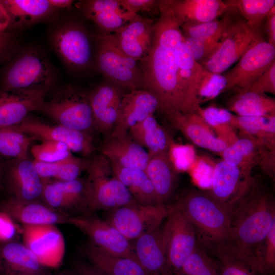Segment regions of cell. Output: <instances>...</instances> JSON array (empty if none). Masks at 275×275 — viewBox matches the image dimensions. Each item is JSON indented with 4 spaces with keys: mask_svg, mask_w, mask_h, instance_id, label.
I'll list each match as a JSON object with an SVG mask.
<instances>
[{
    "mask_svg": "<svg viewBox=\"0 0 275 275\" xmlns=\"http://www.w3.org/2000/svg\"><path fill=\"white\" fill-rule=\"evenodd\" d=\"M274 224L273 200L253 186L233 210L229 235L221 242L239 255L262 264L263 243Z\"/></svg>",
    "mask_w": 275,
    "mask_h": 275,
    "instance_id": "1",
    "label": "cell"
},
{
    "mask_svg": "<svg viewBox=\"0 0 275 275\" xmlns=\"http://www.w3.org/2000/svg\"><path fill=\"white\" fill-rule=\"evenodd\" d=\"M179 44L153 31L151 49L139 61L144 79L143 89L157 98L158 111L165 116L184 111L185 95L179 77L176 52Z\"/></svg>",
    "mask_w": 275,
    "mask_h": 275,
    "instance_id": "2",
    "label": "cell"
},
{
    "mask_svg": "<svg viewBox=\"0 0 275 275\" xmlns=\"http://www.w3.org/2000/svg\"><path fill=\"white\" fill-rule=\"evenodd\" d=\"M173 205L180 209L194 226L198 243L221 242L228 237L232 212L209 194L191 191Z\"/></svg>",
    "mask_w": 275,
    "mask_h": 275,
    "instance_id": "3",
    "label": "cell"
},
{
    "mask_svg": "<svg viewBox=\"0 0 275 275\" xmlns=\"http://www.w3.org/2000/svg\"><path fill=\"white\" fill-rule=\"evenodd\" d=\"M87 208L113 210L137 203L128 189L114 174L109 160L101 154L87 160Z\"/></svg>",
    "mask_w": 275,
    "mask_h": 275,
    "instance_id": "4",
    "label": "cell"
},
{
    "mask_svg": "<svg viewBox=\"0 0 275 275\" xmlns=\"http://www.w3.org/2000/svg\"><path fill=\"white\" fill-rule=\"evenodd\" d=\"M58 124L92 134L97 130L89 94L71 86H66L40 110Z\"/></svg>",
    "mask_w": 275,
    "mask_h": 275,
    "instance_id": "5",
    "label": "cell"
},
{
    "mask_svg": "<svg viewBox=\"0 0 275 275\" xmlns=\"http://www.w3.org/2000/svg\"><path fill=\"white\" fill-rule=\"evenodd\" d=\"M53 74L46 58L35 49H26L15 57L1 77V91L48 89Z\"/></svg>",
    "mask_w": 275,
    "mask_h": 275,
    "instance_id": "6",
    "label": "cell"
},
{
    "mask_svg": "<svg viewBox=\"0 0 275 275\" xmlns=\"http://www.w3.org/2000/svg\"><path fill=\"white\" fill-rule=\"evenodd\" d=\"M97 61L101 73L120 88L143 89L144 79L138 62L123 53L109 34L96 36Z\"/></svg>",
    "mask_w": 275,
    "mask_h": 275,
    "instance_id": "7",
    "label": "cell"
},
{
    "mask_svg": "<svg viewBox=\"0 0 275 275\" xmlns=\"http://www.w3.org/2000/svg\"><path fill=\"white\" fill-rule=\"evenodd\" d=\"M169 208L161 234L169 266L180 275L184 262L197 245L198 238L195 227L186 216L173 205Z\"/></svg>",
    "mask_w": 275,
    "mask_h": 275,
    "instance_id": "8",
    "label": "cell"
},
{
    "mask_svg": "<svg viewBox=\"0 0 275 275\" xmlns=\"http://www.w3.org/2000/svg\"><path fill=\"white\" fill-rule=\"evenodd\" d=\"M261 38L259 30L251 28L245 21H233L222 36L218 48L202 66L211 72L222 74Z\"/></svg>",
    "mask_w": 275,
    "mask_h": 275,
    "instance_id": "9",
    "label": "cell"
},
{
    "mask_svg": "<svg viewBox=\"0 0 275 275\" xmlns=\"http://www.w3.org/2000/svg\"><path fill=\"white\" fill-rule=\"evenodd\" d=\"M169 212V206L164 204L133 203L112 210L107 221L129 241L159 227Z\"/></svg>",
    "mask_w": 275,
    "mask_h": 275,
    "instance_id": "10",
    "label": "cell"
},
{
    "mask_svg": "<svg viewBox=\"0 0 275 275\" xmlns=\"http://www.w3.org/2000/svg\"><path fill=\"white\" fill-rule=\"evenodd\" d=\"M275 61V47L262 38L253 44L237 63L225 74V92L233 88L246 91Z\"/></svg>",
    "mask_w": 275,
    "mask_h": 275,
    "instance_id": "11",
    "label": "cell"
},
{
    "mask_svg": "<svg viewBox=\"0 0 275 275\" xmlns=\"http://www.w3.org/2000/svg\"><path fill=\"white\" fill-rule=\"evenodd\" d=\"M253 186L251 175L245 174L235 165L222 160L213 166L209 195L232 213Z\"/></svg>",
    "mask_w": 275,
    "mask_h": 275,
    "instance_id": "12",
    "label": "cell"
},
{
    "mask_svg": "<svg viewBox=\"0 0 275 275\" xmlns=\"http://www.w3.org/2000/svg\"><path fill=\"white\" fill-rule=\"evenodd\" d=\"M67 224L79 229L99 249L113 255L137 260L129 241L108 221L82 215L69 216Z\"/></svg>",
    "mask_w": 275,
    "mask_h": 275,
    "instance_id": "13",
    "label": "cell"
},
{
    "mask_svg": "<svg viewBox=\"0 0 275 275\" xmlns=\"http://www.w3.org/2000/svg\"><path fill=\"white\" fill-rule=\"evenodd\" d=\"M23 239L24 245L44 266L56 268L61 264L65 242L54 225H23Z\"/></svg>",
    "mask_w": 275,
    "mask_h": 275,
    "instance_id": "14",
    "label": "cell"
},
{
    "mask_svg": "<svg viewBox=\"0 0 275 275\" xmlns=\"http://www.w3.org/2000/svg\"><path fill=\"white\" fill-rule=\"evenodd\" d=\"M16 127L28 135L64 143L70 151L84 156L90 155L95 150L92 134L62 125H51L26 117Z\"/></svg>",
    "mask_w": 275,
    "mask_h": 275,
    "instance_id": "15",
    "label": "cell"
},
{
    "mask_svg": "<svg viewBox=\"0 0 275 275\" xmlns=\"http://www.w3.org/2000/svg\"><path fill=\"white\" fill-rule=\"evenodd\" d=\"M154 22L138 14L109 35L123 53L139 62L151 49Z\"/></svg>",
    "mask_w": 275,
    "mask_h": 275,
    "instance_id": "16",
    "label": "cell"
},
{
    "mask_svg": "<svg viewBox=\"0 0 275 275\" xmlns=\"http://www.w3.org/2000/svg\"><path fill=\"white\" fill-rule=\"evenodd\" d=\"M159 106L157 98L148 91H129L123 95L117 119L109 136H117L127 133L132 126L153 115Z\"/></svg>",
    "mask_w": 275,
    "mask_h": 275,
    "instance_id": "17",
    "label": "cell"
},
{
    "mask_svg": "<svg viewBox=\"0 0 275 275\" xmlns=\"http://www.w3.org/2000/svg\"><path fill=\"white\" fill-rule=\"evenodd\" d=\"M48 89L0 91V127L19 125L34 111L40 110Z\"/></svg>",
    "mask_w": 275,
    "mask_h": 275,
    "instance_id": "18",
    "label": "cell"
},
{
    "mask_svg": "<svg viewBox=\"0 0 275 275\" xmlns=\"http://www.w3.org/2000/svg\"><path fill=\"white\" fill-rule=\"evenodd\" d=\"M56 51L68 66L81 69L89 63L91 45L85 32L79 27L68 25L58 29L52 36Z\"/></svg>",
    "mask_w": 275,
    "mask_h": 275,
    "instance_id": "19",
    "label": "cell"
},
{
    "mask_svg": "<svg viewBox=\"0 0 275 275\" xmlns=\"http://www.w3.org/2000/svg\"><path fill=\"white\" fill-rule=\"evenodd\" d=\"M166 117L176 129L199 147L220 154L228 147L197 112H175Z\"/></svg>",
    "mask_w": 275,
    "mask_h": 275,
    "instance_id": "20",
    "label": "cell"
},
{
    "mask_svg": "<svg viewBox=\"0 0 275 275\" xmlns=\"http://www.w3.org/2000/svg\"><path fill=\"white\" fill-rule=\"evenodd\" d=\"M123 95L115 84L101 85L89 94L97 130L107 136L116 124Z\"/></svg>",
    "mask_w": 275,
    "mask_h": 275,
    "instance_id": "21",
    "label": "cell"
},
{
    "mask_svg": "<svg viewBox=\"0 0 275 275\" xmlns=\"http://www.w3.org/2000/svg\"><path fill=\"white\" fill-rule=\"evenodd\" d=\"M133 247L137 261L148 275L172 273L159 227L140 235Z\"/></svg>",
    "mask_w": 275,
    "mask_h": 275,
    "instance_id": "22",
    "label": "cell"
},
{
    "mask_svg": "<svg viewBox=\"0 0 275 275\" xmlns=\"http://www.w3.org/2000/svg\"><path fill=\"white\" fill-rule=\"evenodd\" d=\"M100 151L111 161L123 167L143 171H145L150 158L145 149L128 132L117 136H107Z\"/></svg>",
    "mask_w": 275,
    "mask_h": 275,
    "instance_id": "23",
    "label": "cell"
},
{
    "mask_svg": "<svg viewBox=\"0 0 275 275\" xmlns=\"http://www.w3.org/2000/svg\"><path fill=\"white\" fill-rule=\"evenodd\" d=\"M176 20L184 24H198L216 19L230 8L221 0H164Z\"/></svg>",
    "mask_w": 275,
    "mask_h": 275,
    "instance_id": "24",
    "label": "cell"
},
{
    "mask_svg": "<svg viewBox=\"0 0 275 275\" xmlns=\"http://www.w3.org/2000/svg\"><path fill=\"white\" fill-rule=\"evenodd\" d=\"M0 210L23 225L67 224L69 217L35 201H22L15 197L3 202Z\"/></svg>",
    "mask_w": 275,
    "mask_h": 275,
    "instance_id": "25",
    "label": "cell"
},
{
    "mask_svg": "<svg viewBox=\"0 0 275 275\" xmlns=\"http://www.w3.org/2000/svg\"><path fill=\"white\" fill-rule=\"evenodd\" d=\"M77 6L87 18L110 34L138 15L124 11L120 0L85 1L78 3Z\"/></svg>",
    "mask_w": 275,
    "mask_h": 275,
    "instance_id": "26",
    "label": "cell"
},
{
    "mask_svg": "<svg viewBox=\"0 0 275 275\" xmlns=\"http://www.w3.org/2000/svg\"><path fill=\"white\" fill-rule=\"evenodd\" d=\"M8 181L15 198L25 201H35L42 195L44 181L34 161L15 159L8 172Z\"/></svg>",
    "mask_w": 275,
    "mask_h": 275,
    "instance_id": "27",
    "label": "cell"
},
{
    "mask_svg": "<svg viewBox=\"0 0 275 275\" xmlns=\"http://www.w3.org/2000/svg\"><path fill=\"white\" fill-rule=\"evenodd\" d=\"M42 196L51 208H87L86 181H44Z\"/></svg>",
    "mask_w": 275,
    "mask_h": 275,
    "instance_id": "28",
    "label": "cell"
},
{
    "mask_svg": "<svg viewBox=\"0 0 275 275\" xmlns=\"http://www.w3.org/2000/svg\"><path fill=\"white\" fill-rule=\"evenodd\" d=\"M269 149H275L251 135L240 134L236 141L228 146L221 155L223 160L235 165L243 173L251 175L253 168L259 165Z\"/></svg>",
    "mask_w": 275,
    "mask_h": 275,
    "instance_id": "29",
    "label": "cell"
},
{
    "mask_svg": "<svg viewBox=\"0 0 275 275\" xmlns=\"http://www.w3.org/2000/svg\"><path fill=\"white\" fill-rule=\"evenodd\" d=\"M176 52L179 77L185 95L183 113L196 112L200 106L197 96L203 67L191 57L184 40Z\"/></svg>",
    "mask_w": 275,
    "mask_h": 275,
    "instance_id": "30",
    "label": "cell"
},
{
    "mask_svg": "<svg viewBox=\"0 0 275 275\" xmlns=\"http://www.w3.org/2000/svg\"><path fill=\"white\" fill-rule=\"evenodd\" d=\"M200 245L218 261V265H217L219 268V275L267 274L261 263L238 255L222 242L209 243Z\"/></svg>",
    "mask_w": 275,
    "mask_h": 275,
    "instance_id": "31",
    "label": "cell"
},
{
    "mask_svg": "<svg viewBox=\"0 0 275 275\" xmlns=\"http://www.w3.org/2000/svg\"><path fill=\"white\" fill-rule=\"evenodd\" d=\"M128 132L136 142L147 149L149 157L169 152L173 144L170 134L153 115L132 126Z\"/></svg>",
    "mask_w": 275,
    "mask_h": 275,
    "instance_id": "32",
    "label": "cell"
},
{
    "mask_svg": "<svg viewBox=\"0 0 275 275\" xmlns=\"http://www.w3.org/2000/svg\"><path fill=\"white\" fill-rule=\"evenodd\" d=\"M109 162L115 176L128 189L138 203L145 205L164 204L157 195L145 171L125 168Z\"/></svg>",
    "mask_w": 275,
    "mask_h": 275,
    "instance_id": "33",
    "label": "cell"
},
{
    "mask_svg": "<svg viewBox=\"0 0 275 275\" xmlns=\"http://www.w3.org/2000/svg\"><path fill=\"white\" fill-rule=\"evenodd\" d=\"M83 252L90 263L108 275H148L137 260L112 254L92 243Z\"/></svg>",
    "mask_w": 275,
    "mask_h": 275,
    "instance_id": "34",
    "label": "cell"
},
{
    "mask_svg": "<svg viewBox=\"0 0 275 275\" xmlns=\"http://www.w3.org/2000/svg\"><path fill=\"white\" fill-rule=\"evenodd\" d=\"M145 171L164 204L172 195L177 180L176 168L169 152L150 157Z\"/></svg>",
    "mask_w": 275,
    "mask_h": 275,
    "instance_id": "35",
    "label": "cell"
},
{
    "mask_svg": "<svg viewBox=\"0 0 275 275\" xmlns=\"http://www.w3.org/2000/svg\"><path fill=\"white\" fill-rule=\"evenodd\" d=\"M0 262L5 269L28 275H51L24 245L9 241L0 246Z\"/></svg>",
    "mask_w": 275,
    "mask_h": 275,
    "instance_id": "36",
    "label": "cell"
},
{
    "mask_svg": "<svg viewBox=\"0 0 275 275\" xmlns=\"http://www.w3.org/2000/svg\"><path fill=\"white\" fill-rule=\"evenodd\" d=\"M228 108L238 116H275L274 99L248 90L239 91L229 102Z\"/></svg>",
    "mask_w": 275,
    "mask_h": 275,
    "instance_id": "37",
    "label": "cell"
},
{
    "mask_svg": "<svg viewBox=\"0 0 275 275\" xmlns=\"http://www.w3.org/2000/svg\"><path fill=\"white\" fill-rule=\"evenodd\" d=\"M1 2L10 16V26H20L36 22L46 16L53 9L48 0H2Z\"/></svg>",
    "mask_w": 275,
    "mask_h": 275,
    "instance_id": "38",
    "label": "cell"
},
{
    "mask_svg": "<svg viewBox=\"0 0 275 275\" xmlns=\"http://www.w3.org/2000/svg\"><path fill=\"white\" fill-rule=\"evenodd\" d=\"M37 172L43 181L55 178L67 181L79 178L81 172L86 170L87 160L71 154L63 160L51 163L34 160Z\"/></svg>",
    "mask_w": 275,
    "mask_h": 275,
    "instance_id": "39",
    "label": "cell"
},
{
    "mask_svg": "<svg viewBox=\"0 0 275 275\" xmlns=\"http://www.w3.org/2000/svg\"><path fill=\"white\" fill-rule=\"evenodd\" d=\"M214 131L217 137L228 146L238 139L232 126L234 115L226 109L214 106L202 108L199 106L196 112Z\"/></svg>",
    "mask_w": 275,
    "mask_h": 275,
    "instance_id": "40",
    "label": "cell"
},
{
    "mask_svg": "<svg viewBox=\"0 0 275 275\" xmlns=\"http://www.w3.org/2000/svg\"><path fill=\"white\" fill-rule=\"evenodd\" d=\"M232 126L241 134L251 135L275 145V116L242 117L234 116Z\"/></svg>",
    "mask_w": 275,
    "mask_h": 275,
    "instance_id": "41",
    "label": "cell"
},
{
    "mask_svg": "<svg viewBox=\"0 0 275 275\" xmlns=\"http://www.w3.org/2000/svg\"><path fill=\"white\" fill-rule=\"evenodd\" d=\"M33 139L16 126L0 127V155L15 159L27 158L28 150Z\"/></svg>",
    "mask_w": 275,
    "mask_h": 275,
    "instance_id": "42",
    "label": "cell"
},
{
    "mask_svg": "<svg viewBox=\"0 0 275 275\" xmlns=\"http://www.w3.org/2000/svg\"><path fill=\"white\" fill-rule=\"evenodd\" d=\"M229 8L237 9L251 28L259 30L271 9L274 0H231L226 2Z\"/></svg>",
    "mask_w": 275,
    "mask_h": 275,
    "instance_id": "43",
    "label": "cell"
},
{
    "mask_svg": "<svg viewBox=\"0 0 275 275\" xmlns=\"http://www.w3.org/2000/svg\"><path fill=\"white\" fill-rule=\"evenodd\" d=\"M232 22L229 17H225L198 24H184L180 28L185 37L218 41Z\"/></svg>",
    "mask_w": 275,
    "mask_h": 275,
    "instance_id": "44",
    "label": "cell"
},
{
    "mask_svg": "<svg viewBox=\"0 0 275 275\" xmlns=\"http://www.w3.org/2000/svg\"><path fill=\"white\" fill-rule=\"evenodd\" d=\"M180 275H219L218 268L214 259L197 243L184 262Z\"/></svg>",
    "mask_w": 275,
    "mask_h": 275,
    "instance_id": "45",
    "label": "cell"
},
{
    "mask_svg": "<svg viewBox=\"0 0 275 275\" xmlns=\"http://www.w3.org/2000/svg\"><path fill=\"white\" fill-rule=\"evenodd\" d=\"M227 84L224 74L211 72L203 67L197 96L199 104L225 92Z\"/></svg>",
    "mask_w": 275,
    "mask_h": 275,
    "instance_id": "46",
    "label": "cell"
},
{
    "mask_svg": "<svg viewBox=\"0 0 275 275\" xmlns=\"http://www.w3.org/2000/svg\"><path fill=\"white\" fill-rule=\"evenodd\" d=\"M34 160L46 163L57 162L70 156L72 154L68 146L64 143L42 140L39 144L31 148Z\"/></svg>",
    "mask_w": 275,
    "mask_h": 275,
    "instance_id": "47",
    "label": "cell"
},
{
    "mask_svg": "<svg viewBox=\"0 0 275 275\" xmlns=\"http://www.w3.org/2000/svg\"><path fill=\"white\" fill-rule=\"evenodd\" d=\"M184 42L193 59L201 65L211 57L220 45V41L204 40L184 36Z\"/></svg>",
    "mask_w": 275,
    "mask_h": 275,
    "instance_id": "48",
    "label": "cell"
},
{
    "mask_svg": "<svg viewBox=\"0 0 275 275\" xmlns=\"http://www.w3.org/2000/svg\"><path fill=\"white\" fill-rule=\"evenodd\" d=\"M248 90L260 94L268 93L274 95L275 61L252 84Z\"/></svg>",
    "mask_w": 275,
    "mask_h": 275,
    "instance_id": "49",
    "label": "cell"
},
{
    "mask_svg": "<svg viewBox=\"0 0 275 275\" xmlns=\"http://www.w3.org/2000/svg\"><path fill=\"white\" fill-rule=\"evenodd\" d=\"M263 244L261 258L267 273L274 270L275 268V224L273 225Z\"/></svg>",
    "mask_w": 275,
    "mask_h": 275,
    "instance_id": "50",
    "label": "cell"
},
{
    "mask_svg": "<svg viewBox=\"0 0 275 275\" xmlns=\"http://www.w3.org/2000/svg\"><path fill=\"white\" fill-rule=\"evenodd\" d=\"M120 4L124 11L136 14L158 9V1L155 0H120Z\"/></svg>",
    "mask_w": 275,
    "mask_h": 275,
    "instance_id": "51",
    "label": "cell"
},
{
    "mask_svg": "<svg viewBox=\"0 0 275 275\" xmlns=\"http://www.w3.org/2000/svg\"><path fill=\"white\" fill-rule=\"evenodd\" d=\"M13 219L8 213L0 211V241L9 242L15 236L16 227Z\"/></svg>",
    "mask_w": 275,
    "mask_h": 275,
    "instance_id": "52",
    "label": "cell"
},
{
    "mask_svg": "<svg viewBox=\"0 0 275 275\" xmlns=\"http://www.w3.org/2000/svg\"><path fill=\"white\" fill-rule=\"evenodd\" d=\"M14 35L9 32L0 34V63L10 58L14 49Z\"/></svg>",
    "mask_w": 275,
    "mask_h": 275,
    "instance_id": "53",
    "label": "cell"
},
{
    "mask_svg": "<svg viewBox=\"0 0 275 275\" xmlns=\"http://www.w3.org/2000/svg\"><path fill=\"white\" fill-rule=\"evenodd\" d=\"M74 269L78 275H108L91 263L86 262L77 263Z\"/></svg>",
    "mask_w": 275,
    "mask_h": 275,
    "instance_id": "54",
    "label": "cell"
},
{
    "mask_svg": "<svg viewBox=\"0 0 275 275\" xmlns=\"http://www.w3.org/2000/svg\"><path fill=\"white\" fill-rule=\"evenodd\" d=\"M266 19L268 35L267 42L275 47V6L269 11Z\"/></svg>",
    "mask_w": 275,
    "mask_h": 275,
    "instance_id": "55",
    "label": "cell"
},
{
    "mask_svg": "<svg viewBox=\"0 0 275 275\" xmlns=\"http://www.w3.org/2000/svg\"><path fill=\"white\" fill-rule=\"evenodd\" d=\"M11 20L9 14L0 1V34L6 32L10 27Z\"/></svg>",
    "mask_w": 275,
    "mask_h": 275,
    "instance_id": "56",
    "label": "cell"
},
{
    "mask_svg": "<svg viewBox=\"0 0 275 275\" xmlns=\"http://www.w3.org/2000/svg\"><path fill=\"white\" fill-rule=\"evenodd\" d=\"M53 9H67L71 7L73 1L71 0H48Z\"/></svg>",
    "mask_w": 275,
    "mask_h": 275,
    "instance_id": "57",
    "label": "cell"
},
{
    "mask_svg": "<svg viewBox=\"0 0 275 275\" xmlns=\"http://www.w3.org/2000/svg\"><path fill=\"white\" fill-rule=\"evenodd\" d=\"M5 271L7 275H28L26 274L19 273L7 269H5Z\"/></svg>",
    "mask_w": 275,
    "mask_h": 275,
    "instance_id": "58",
    "label": "cell"
},
{
    "mask_svg": "<svg viewBox=\"0 0 275 275\" xmlns=\"http://www.w3.org/2000/svg\"><path fill=\"white\" fill-rule=\"evenodd\" d=\"M156 275H172V273H160Z\"/></svg>",
    "mask_w": 275,
    "mask_h": 275,
    "instance_id": "59",
    "label": "cell"
},
{
    "mask_svg": "<svg viewBox=\"0 0 275 275\" xmlns=\"http://www.w3.org/2000/svg\"><path fill=\"white\" fill-rule=\"evenodd\" d=\"M1 174H2V166L0 162V181H1Z\"/></svg>",
    "mask_w": 275,
    "mask_h": 275,
    "instance_id": "60",
    "label": "cell"
},
{
    "mask_svg": "<svg viewBox=\"0 0 275 275\" xmlns=\"http://www.w3.org/2000/svg\"><path fill=\"white\" fill-rule=\"evenodd\" d=\"M59 275H68V274L64 273H60Z\"/></svg>",
    "mask_w": 275,
    "mask_h": 275,
    "instance_id": "61",
    "label": "cell"
}]
</instances>
